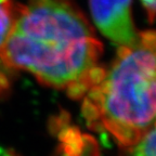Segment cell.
Here are the masks:
<instances>
[{
    "instance_id": "cell-1",
    "label": "cell",
    "mask_w": 156,
    "mask_h": 156,
    "mask_svg": "<svg viewBox=\"0 0 156 156\" xmlns=\"http://www.w3.org/2000/svg\"><path fill=\"white\" fill-rule=\"evenodd\" d=\"M102 52V42L72 0H29L0 49V62L83 99L103 74Z\"/></svg>"
},
{
    "instance_id": "cell-6",
    "label": "cell",
    "mask_w": 156,
    "mask_h": 156,
    "mask_svg": "<svg viewBox=\"0 0 156 156\" xmlns=\"http://www.w3.org/2000/svg\"><path fill=\"white\" fill-rule=\"evenodd\" d=\"M141 2L147 12L150 22H153L156 17V0H141Z\"/></svg>"
},
{
    "instance_id": "cell-4",
    "label": "cell",
    "mask_w": 156,
    "mask_h": 156,
    "mask_svg": "<svg viewBox=\"0 0 156 156\" xmlns=\"http://www.w3.org/2000/svg\"><path fill=\"white\" fill-rule=\"evenodd\" d=\"M22 5L14 3L12 0L0 2V49L9 36L14 21Z\"/></svg>"
},
{
    "instance_id": "cell-7",
    "label": "cell",
    "mask_w": 156,
    "mask_h": 156,
    "mask_svg": "<svg viewBox=\"0 0 156 156\" xmlns=\"http://www.w3.org/2000/svg\"><path fill=\"white\" fill-rule=\"evenodd\" d=\"M2 67H5L1 62H0V97L5 93V91L9 88V79L8 76L5 75V73L2 71Z\"/></svg>"
},
{
    "instance_id": "cell-2",
    "label": "cell",
    "mask_w": 156,
    "mask_h": 156,
    "mask_svg": "<svg viewBox=\"0 0 156 156\" xmlns=\"http://www.w3.org/2000/svg\"><path fill=\"white\" fill-rule=\"evenodd\" d=\"M89 128L108 133L122 149L156 125V30L139 32L118 47L110 66L83 98Z\"/></svg>"
},
{
    "instance_id": "cell-5",
    "label": "cell",
    "mask_w": 156,
    "mask_h": 156,
    "mask_svg": "<svg viewBox=\"0 0 156 156\" xmlns=\"http://www.w3.org/2000/svg\"><path fill=\"white\" fill-rule=\"evenodd\" d=\"M122 150V156H156V125L136 143Z\"/></svg>"
},
{
    "instance_id": "cell-8",
    "label": "cell",
    "mask_w": 156,
    "mask_h": 156,
    "mask_svg": "<svg viewBox=\"0 0 156 156\" xmlns=\"http://www.w3.org/2000/svg\"><path fill=\"white\" fill-rule=\"evenodd\" d=\"M7 156H17V155H15V154H11V153H9Z\"/></svg>"
},
{
    "instance_id": "cell-3",
    "label": "cell",
    "mask_w": 156,
    "mask_h": 156,
    "mask_svg": "<svg viewBox=\"0 0 156 156\" xmlns=\"http://www.w3.org/2000/svg\"><path fill=\"white\" fill-rule=\"evenodd\" d=\"M90 12L101 34L115 46H129L138 38L131 0H89Z\"/></svg>"
},
{
    "instance_id": "cell-9",
    "label": "cell",
    "mask_w": 156,
    "mask_h": 156,
    "mask_svg": "<svg viewBox=\"0 0 156 156\" xmlns=\"http://www.w3.org/2000/svg\"><path fill=\"white\" fill-rule=\"evenodd\" d=\"M3 1H5V0H0V2H3Z\"/></svg>"
}]
</instances>
